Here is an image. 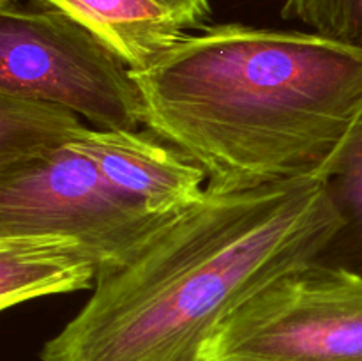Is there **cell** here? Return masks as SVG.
I'll return each instance as SVG.
<instances>
[{"mask_svg":"<svg viewBox=\"0 0 362 361\" xmlns=\"http://www.w3.org/2000/svg\"><path fill=\"white\" fill-rule=\"evenodd\" d=\"M341 216L320 179L205 195L99 269L92 296L41 361H202L240 304L317 262Z\"/></svg>","mask_w":362,"mask_h":361,"instance_id":"6da1fadb","label":"cell"},{"mask_svg":"<svg viewBox=\"0 0 362 361\" xmlns=\"http://www.w3.org/2000/svg\"><path fill=\"white\" fill-rule=\"evenodd\" d=\"M131 74L145 127L219 193L318 179L362 105V48L317 32L209 25Z\"/></svg>","mask_w":362,"mask_h":361,"instance_id":"7a4b0ae2","label":"cell"},{"mask_svg":"<svg viewBox=\"0 0 362 361\" xmlns=\"http://www.w3.org/2000/svg\"><path fill=\"white\" fill-rule=\"evenodd\" d=\"M0 94L55 103L98 130H140L131 67L78 21L46 6H0Z\"/></svg>","mask_w":362,"mask_h":361,"instance_id":"3957f363","label":"cell"},{"mask_svg":"<svg viewBox=\"0 0 362 361\" xmlns=\"http://www.w3.org/2000/svg\"><path fill=\"white\" fill-rule=\"evenodd\" d=\"M202 361H362V275L320 260L285 273L219 324Z\"/></svg>","mask_w":362,"mask_h":361,"instance_id":"277c9868","label":"cell"},{"mask_svg":"<svg viewBox=\"0 0 362 361\" xmlns=\"http://www.w3.org/2000/svg\"><path fill=\"white\" fill-rule=\"evenodd\" d=\"M166 218L122 193L90 159L69 147L0 173V236L74 237L101 265L136 248Z\"/></svg>","mask_w":362,"mask_h":361,"instance_id":"5b68a950","label":"cell"},{"mask_svg":"<svg viewBox=\"0 0 362 361\" xmlns=\"http://www.w3.org/2000/svg\"><path fill=\"white\" fill-rule=\"evenodd\" d=\"M67 147L90 159L113 186L156 214H177L207 190L204 170L147 127L81 126Z\"/></svg>","mask_w":362,"mask_h":361,"instance_id":"8992f818","label":"cell"},{"mask_svg":"<svg viewBox=\"0 0 362 361\" xmlns=\"http://www.w3.org/2000/svg\"><path fill=\"white\" fill-rule=\"evenodd\" d=\"M101 262L85 244L60 234L0 236V308L37 297L94 289Z\"/></svg>","mask_w":362,"mask_h":361,"instance_id":"52a82bcc","label":"cell"},{"mask_svg":"<svg viewBox=\"0 0 362 361\" xmlns=\"http://www.w3.org/2000/svg\"><path fill=\"white\" fill-rule=\"evenodd\" d=\"M87 28L131 69H145L177 45L186 21L159 0H41Z\"/></svg>","mask_w":362,"mask_h":361,"instance_id":"ba28073f","label":"cell"},{"mask_svg":"<svg viewBox=\"0 0 362 361\" xmlns=\"http://www.w3.org/2000/svg\"><path fill=\"white\" fill-rule=\"evenodd\" d=\"M81 126L80 115L55 103L0 94V173L67 147Z\"/></svg>","mask_w":362,"mask_h":361,"instance_id":"9c48e42d","label":"cell"},{"mask_svg":"<svg viewBox=\"0 0 362 361\" xmlns=\"http://www.w3.org/2000/svg\"><path fill=\"white\" fill-rule=\"evenodd\" d=\"M318 179L343 222L320 262L362 275V105Z\"/></svg>","mask_w":362,"mask_h":361,"instance_id":"30bf717a","label":"cell"},{"mask_svg":"<svg viewBox=\"0 0 362 361\" xmlns=\"http://www.w3.org/2000/svg\"><path fill=\"white\" fill-rule=\"evenodd\" d=\"M285 20H299L311 32L362 48V0H285Z\"/></svg>","mask_w":362,"mask_h":361,"instance_id":"8fae6325","label":"cell"},{"mask_svg":"<svg viewBox=\"0 0 362 361\" xmlns=\"http://www.w3.org/2000/svg\"><path fill=\"white\" fill-rule=\"evenodd\" d=\"M170 9L175 11L187 23L189 28L204 27V21L211 16V4L209 0H159Z\"/></svg>","mask_w":362,"mask_h":361,"instance_id":"7c38bea8","label":"cell"},{"mask_svg":"<svg viewBox=\"0 0 362 361\" xmlns=\"http://www.w3.org/2000/svg\"><path fill=\"white\" fill-rule=\"evenodd\" d=\"M20 0H0V6H7V4H18Z\"/></svg>","mask_w":362,"mask_h":361,"instance_id":"4fadbf2b","label":"cell"}]
</instances>
